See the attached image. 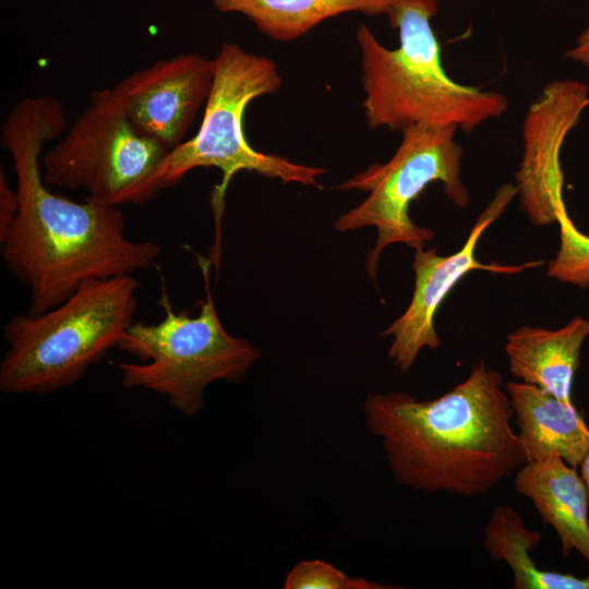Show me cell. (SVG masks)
I'll return each instance as SVG.
<instances>
[{"label": "cell", "mask_w": 589, "mask_h": 589, "mask_svg": "<svg viewBox=\"0 0 589 589\" xmlns=\"http://www.w3.org/2000/svg\"><path fill=\"white\" fill-rule=\"evenodd\" d=\"M580 477L585 483V486L587 489L588 497H589V448L582 458L580 465Z\"/></svg>", "instance_id": "44dd1931"}, {"label": "cell", "mask_w": 589, "mask_h": 589, "mask_svg": "<svg viewBox=\"0 0 589 589\" xmlns=\"http://www.w3.org/2000/svg\"><path fill=\"white\" fill-rule=\"evenodd\" d=\"M213 76V59L181 53L131 73L112 92L133 124L171 151L206 103Z\"/></svg>", "instance_id": "8fae6325"}, {"label": "cell", "mask_w": 589, "mask_h": 589, "mask_svg": "<svg viewBox=\"0 0 589 589\" xmlns=\"http://www.w3.org/2000/svg\"><path fill=\"white\" fill-rule=\"evenodd\" d=\"M213 63V83L200 129L192 139L169 151L159 172V182L163 190L168 189L200 167H216L223 172L221 183L212 195L216 240L209 257L213 264L219 266L224 199L237 172H256L286 183L321 188L317 177L324 175L326 169L257 152L245 140L243 116L247 106L256 97L276 93L281 86L273 60L225 43Z\"/></svg>", "instance_id": "8992f818"}, {"label": "cell", "mask_w": 589, "mask_h": 589, "mask_svg": "<svg viewBox=\"0 0 589 589\" xmlns=\"http://www.w3.org/2000/svg\"><path fill=\"white\" fill-rule=\"evenodd\" d=\"M137 287L132 275L91 279L46 312L11 317L3 328L0 390L49 394L80 381L133 324Z\"/></svg>", "instance_id": "277c9868"}, {"label": "cell", "mask_w": 589, "mask_h": 589, "mask_svg": "<svg viewBox=\"0 0 589 589\" xmlns=\"http://www.w3.org/2000/svg\"><path fill=\"white\" fill-rule=\"evenodd\" d=\"M285 589H384L399 588L383 586L361 577H351L321 560H305L294 565L287 574Z\"/></svg>", "instance_id": "ac0fdd59"}, {"label": "cell", "mask_w": 589, "mask_h": 589, "mask_svg": "<svg viewBox=\"0 0 589 589\" xmlns=\"http://www.w3.org/2000/svg\"><path fill=\"white\" fill-rule=\"evenodd\" d=\"M526 462L558 456L579 467L589 448V426L572 401L525 382L505 386Z\"/></svg>", "instance_id": "7c38bea8"}, {"label": "cell", "mask_w": 589, "mask_h": 589, "mask_svg": "<svg viewBox=\"0 0 589 589\" xmlns=\"http://www.w3.org/2000/svg\"><path fill=\"white\" fill-rule=\"evenodd\" d=\"M514 489L554 529L563 556L575 550L589 564V497L576 468L558 456L526 462L514 473Z\"/></svg>", "instance_id": "4fadbf2b"}, {"label": "cell", "mask_w": 589, "mask_h": 589, "mask_svg": "<svg viewBox=\"0 0 589 589\" xmlns=\"http://www.w3.org/2000/svg\"><path fill=\"white\" fill-rule=\"evenodd\" d=\"M484 548L494 561L507 564L513 575V589H589V575L541 569L532 560V548L542 536L529 529L513 507L498 505L492 510L484 527Z\"/></svg>", "instance_id": "2e32d148"}, {"label": "cell", "mask_w": 589, "mask_h": 589, "mask_svg": "<svg viewBox=\"0 0 589 589\" xmlns=\"http://www.w3.org/2000/svg\"><path fill=\"white\" fill-rule=\"evenodd\" d=\"M589 104V87L575 80L548 83L522 123V156L515 173L521 209L538 227L557 221L566 209L561 149Z\"/></svg>", "instance_id": "30bf717a"}, {"label": "cell", "mask_w": 589, "mask_h": 589, "mask_svg": "<svg viewBox=\"0 0 589 589\" xmlns=\"http://www.w3.org/2000/svg\"><path fill=\"white\" fill-rule=\"evenodd\" d=\"M515 184L505 183L497 189L494 197L479 215L465 244L457 252L442 256L434 249H417L413 257L414 289L406 311L381 335L392 336L388 348L389 359L401 371H408L424 348L436 349L440 338L434 321L440 305L455 285L472 271L494 274H516L526 268L543 264L541 261L522 265L481 263L476 257V247L484 230L495 221L514 196Z\"/></svg>", "instance_id": "9c48e42d"}, {"label": "cell", "mask_w": 589, "mask_h": 589, "mask_svg": "<svg viewBox=\"0 0 589 589\" xmlns=\"http://www.w3.org/2000/svg\"><path fill=\"white\" fill-rule=\"evenodd\" d=\"M363 409L399 485L480 496L525 464L502 376L483 360L437 398L370 394Z\"/></svg>", "instance_id": "7a4b0ae2"}, {"label": "cell", "mask_w": 589, "mask_h": 589, "mask_svg": "<svg viewBox=\"0 0 589 589\" xmlns=\"http://www.w3.org/2000/svg\"><path fill=\"white\" fill-rule=\"evenodd\" d=\"M168 153L133 124L112 89L100 88L44 154L43 178L109 205H143L163 190L159 172Z\"/></svg>", "instance_id": "ba28073f"}, {"label": "cell", "mask_w": 589, "mask_h": 589, "mask_svg": "<svg viewBox=\"0 0 589 589\" xmlns=\"http://www.w3.org/2000/svg\"><path fill=\"white\" fill-rule=\"evenodd\" d=\"M556 223L561 243L555 257L548 264V276L561 283L589 287V236L578 230L567 211Z\"/></svg>", "instance_id": "e0dca14e"}, {"label": "cell", "mask_w": 589, "mask_h": 589, "mask_svg": "<svg viewBox=\"0 0 589 589\" xmlns=\"http://www.w3.org/2000/svg\"><path fill=\"white\" fill-rule=\"evenodd\" d=\"M437 10V0H394L386 16L398 32L396 49L359 25L363 109L371 129L453 125L471 132L507 110L502 93L462 85L447 75L431 25Z\"/></svg>", "instance_id": "3957f363"}, {"label": "cell", "mask_w": 589, "mask_h": 589, "mask_svg": "<svg viewBox=\"0 0 589 589\" xmlns=\"http://www.w3.org/2000/svg\"><path fill=\"white\" fill-rule=\"evenodd\" d=\"M453 125H412L402 130V140L384 164H373L337 187L368 192L358 206L335 221L338 231L374 227L375 245L369 252L366 272L376 279L382 251L394 243L411 249L424 248L433 232L416 225L409 215L412 201L432 182L443 184L446 197L459 207L470 197L461 179L462 148Z\"/></svg>", "instance_id": "52a82bcc"}, {"label": "cell", "mask_w": 589, "mask_h": 589, "mask_svg": "<svg viewBox=\"0 0 589 589\" xmlns=\"http://www.w3.org/2000/svg\"><path fill=\"white\" fill-rule=\"evenodd\" d=\"M394 0H213L216 10L239 13L264 35L291 41L323 21L349 12L387 14Z\"/></svg>", "instance_id": "9a60e30c"}, {"label": "cell", "mask_w": 589, "mask_h": 589, "mask_svg": "<svg viewBox=\"0 0 589 589\" xmlns=\"http://www.w3.org/2000/svg\"><path fill=\"white\" fill-rule=\"evenodd\" d=\"M20 208L19 193L11 188L3 168L0 169V239L13 225Z\"/></svg>", "instance_id": "d6986e66"}, {"label": "cell", "mask_w": 589, "mask_h": 589, "mask_svg": "<svg viewBox=\"0 0 589 589\" xmlns=\"http://www.w3.org/2000/svg\"><path fill=\"white\" fill-rule=\"evenodd\" d=\"M65 128L63 104L46 95L21 99L1 125L20 197L16 218L0 239L1 257L28 289L32 315L60 304L87 280L147 269L161 253L155 242L128 238L118 206L88 196L76 203L47 188L43 147Z\"/></svg>", "instance_id": "6da1fadb"}, {"label": "cell", "mask_w": 589, "mask_h": 589, "mask_svg": "<svg viewBox=\"0 0 589 589\" xmlns=\"http://www.w3.org/2000/svg\"><path fill=\"white\" fill-rule=\"evenodd\" d=\"M196 257L206 290L199 315L176 312L163 281L158 304L164 318L156 324L134 321L117 347L142 361L118 364L122 385L163 395L184 416H195L203 408L209 384L241 382L261 358L249 340L230 335L223 326L209 288L212 264Z\"/></svg>", "instance_id": "5b68a950"}, {"label": "cell", "mask_w": 589, "mask_h": 589, "mask_svg": "<svg viewBox=\"0 0 589 589\" xmlns=\"http://www.w3.org/2000/svg\"><path fill=\"white\" fill-rule=\"evenodd\" d=\"M588 336L589 322L579 316L558 329L521 326L506 337L509 371L521 382L572 401V384Z\"/></svg>", "instance_id": "5bb4252c"}, {"label": "cell", "mask_w": 589, "mask_h": 589, "mask_svg": "<svg viewBox=\"0 0 589 589\" xmlns=\"http://www.w3.org/2000/svg\"><path fill=\"white\" fill-rule=\"evenodd\" d=\"M565 56L582 65L589 73V27L579 34L575 45L566 51Z\"/></svg>", "instance_id": "ffe728a7"}]
</instances>
